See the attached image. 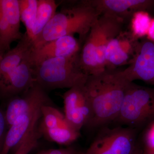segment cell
I'll list each match as a JSON object with an SVG mask.
<instances>
[{"label":"cell","mask_w":154,"mask_h":154,"mask_svg":"<svg viewBox=\"0 0 154 154\" xmlns=\"http://www.w3.org/2000/svg\"><path fill=\"white\" fill-rule=\"evenodd\" d=\"M38 154H44L43 153V152H41L39 153H38Z\"/></svg>","instance_id":"cell-31"},{"label":"cell","mask_w":154,"mask_h":154,"mask_svg":"<svg viewBox=\"0 0 154 154\" xmlns=\"http://www.w3.org/2000/svg\"><path fill=\"white\" fill-rule=\"evenodd\" d=\"M146 37L149 40L154 42V18L152 19L148 32Z\"/></svg>","instance_id":"cell-27"},{"label":"cell","mask_w":154,"mask_h":154,"mask_svg":"<svg viewBox=\"0 0 154 154\" xmlns=\"http://www.w3.org/2000/svg\"><path fill=\"white\" fill-rule=\"evenodd\" d=\"M81 42L74 36L60 37L38 48H32L31 57L34 66L42 61L53 58L66 57L79 53Z\"/></svg>","instance_id":"cell-12"},{"label":"cell","mask_w":154,"mask_h":154,"mask_svg":"<svg viewBox=\"0 0 154 154\" xmlns=\"http://www.w3.org/2000/svg\"><path fill=\"white\" fill-rule=\"evenodd\" d=\"M40 134L48 140L58 144L67 145L75 141L80 136V131L76 130L69 124L53 128L39 127Z\"/></svg>","instance_id":"cell-16"},{"label":"cell","mask_w":154,"mask_h":154,"mask_svg":"<svg viewBox=\"0 0 154 154\" xmlns=\"http://www.w3.org/2000/svg\"><path fill=\"white\" fill-rule=\"evenodd\" d=\"M22 94L11 100L7 107L5 116L8 128L19 116L49 102L45 91L36 83Z\"/></svg>","instance_id":"cell-10"},{"label":"cell","mask_w":154,"mask_h":154,"mask_svg":"<svg viewBox=\"0 0 154 154\" xmlns=\"http://www.w3.org/2000/svg\"><path fill=\"white\" fill-rule=\"evenodd\" d=\"M102 14L115 16L124 21L132 19L137 12L154 10V0H89Z\"/></svg>","instance_id":"cell-11"},{"label":"cell","mask_w":154,"mask_h":154,"mask_svg":"<svg viewBox=\"0 0 154 154\" xmlns=\"http://www.w3.org/2000/svg\"><path fill=\"white\" fill-rule=\"evenodd\" d=\"M48 105L45 104L42 106V119L39 127L53 128L67 124L64 114L55 107Z\"/></svg>","instance_id":"cell-20"},{"label":"cell","mask_w":154,"mask_h":154,"mask_svg":"<svg viewBox=\"0 0 154 154\" xmlns=\"http://www.w3.org/2000/svg\"><path fill=\"white\" fill-rule=\"evenodd\" d=\"M43 105L19 116L9 127L0 154H8L12 149L17 148L27 136L37 129V124L41 118V108Z\"/></svg>","instance_id":"cell-9"},{"label":"cell","mask_w":154,"mask_h":154,"mask_svg":"<svg viewBox=\"0 0 154 154\" xmlns=\"http://www.w3.org/2000/svg\"><path fill=\"white\" fill-rule=\"evenodd\" d=\"M101 129L84 154H131L137 146V130L121 126Z\"/></svg>","instance_id":"cell-6"},{"label":"cell","mask_w":154,"mask_h":154,"mask_svg":"<svg viewBox=\"0 0 154 154\" xmlns=\"http://www.w3.org/2000/svg\"><path fill=\"white\" fill-rule=\"evenodd\" d=\"M15 41L10 25L0 8V50L3 53L10 50L13 42Z\"/></svg>","instance_id":"cell-22"},{"label":"cell","mask_w":154,"mask_h":154,"mask_svg":"<svg viewBox=\"0 0 154 154\" xmlns=\"http://www.w3.org/2000/svg\"><path fill=\"white\" fill-rule=\"evenodd\" d=\"M131 83L123 76L121 70L117 69H105L88 75L85 86L92 116L88 127L102 128L115 122Z\"/></svg>","instance_id":"cell-1"},{"label":"cell","mask_w":154,"mask_h":154,"mask_svg":"<svg viewBox=\"0 0 154 154\" xmlns=\"http://www.w3.org/2000/svg\"><path fill=\"white\" fill-rule=\"evenodd\" d=\"M38 128L27 136L16 148L14 154H28L36 147L39 136Z\"/></svg>","instance_id":"cell-23"},{"label":"cell","mask_w":154,"mask_h":154,"mask_svg":"<svg viewBox=\"0 0 154 154\" xmlns=\"http://www.w3.org/2000/svg\"><path fill=\"white\" fill-rule=\"evenodd\" d=\"M31 50L19 66L3 81L2 92L8 95L23 94L35 84Z\"/></svg>","instance_id":"cell-13"},{"label":"cell","mask_w":154,"mask_h":154,"mask_svg":"<svg viewBox=\"0 0 154 154\" xmlns=\"http://www.w3.org/2000/svg\"><path fill=\"white\" fill-rule=\"evenodd\" d=\"M79 53L66 57L48 59L35 65L33 71L36 84L45 91L69 89L85 85L88 75L80 66Z\"/></svg>","instance_id":"cell-4"},{"label":"cell","mask_w":154,"mask_h":154,"mask_svg":"<svg viewBox=\"0 0 154 154\" xmlns=\"http://www.w3.org/2000/svg\"><path fill=\"white\" fill-rule=\"evenodd\" d=\"M5 54L3 53L1 51V50H0V61H1L2 59V58L3 56H4ZM2 82H1V80H0V90L2 91Z\"/></svg>","instance_id":"cell-29"},{"label":"cell","mask_w":154,"mask_h":154,"mask_svg":"<svg viewBox=\"0 0 154 154\" xmlns=\"http://www.w3.org/2000/svg\"><path fill=\"white\" fill-rule=\"evenodd\" d=\"M20 19L30 39L36 21L38 0H19Z\"/></svg>","instance_id":"cell-19"},{"label":"cell","mask_w":154,"mask_h":154,"mask_svg":"<svg viewBox=\"0 0 154 154\" xmlns=\"http://www.w3.org/2000/svg\"><path fill=\"white\" fill-rule=\"evenodd\" d=\"M132 57L120 46L117 37L107 45L105 53V69H115L117 67L128 63Z\"/></svg>","instance_id":"cell-17"},{"label":"cell","mask_w":154,"mask_h":154,"mask_svg":"<svg viewBox=\"0 0 154 154\" xmlns=\"http://www.w3.org/2000/svg\"><path fill=\"white\" fill-rule=\"evenodd\" d=\"M143 154H148L146 153L145 152H144V151H143Z\"/></svg>","instance_id":"cell-32"},{"label":"cell","mask_w":154,"mask_h":154,"mask_svg":"<svg viewBox=\"0 0 154 154\" xmlns=\"http://www.w3.org/2000/svg\"><path fill=\"white\" fill-rule=\"evenodd\" d=\"M58 5L54 0H38V8L35 25L32 33V42L42 32L54 17Z\"/></svg>","instance_id":"cell-15"},{"label":"cell","mask_w":154,"mask_h":154,"mask_svg":"<svg viewBox=\"0 0 154 154\" xmlns=\"http://www.w3.org/2000/svg\"><path fill=\"white\" fill-rule=\"evenodd\" d=\"M140 142L143 151L148 154H154V120L144 128Z\"/></svg>","instance_id":"cell-24"},{"label":"cell","mask_w":154,"mask_h":154,"mask_svg":"<svg viewBox=\"0 0 154 154\" xmlns=\"http://www.w3.org/2000/svg\"><path fill=\"white\" fill-rule=\"evenodd\" d=\"M124 21L102 14L91 27L79 53L82 69L88 75L105 70V53L109 42L122 31Z\"/></svg>","instance_id":"cell-3"},{"label":"cell","mask_w":154,"mask_h":154,"mask_svg":"<svg viewBox=\"0 0 154 154\" xmlns=\"http://www.w3.org/2000/svg\"><path fill=\"white\" fill-rule=\"evenodd\" d=\"M154 120V88L131 83L116 122L139 130Z\"/></svg>","instance_id":"cell-5"},{"label":"cell","mask_w":154,"mask_h":154,"mask_svg":"<svg viewBox=\"0 0 154 154\" xmlns=\"http://www.w3.org/2000/svg\"><path fill=\"white\" fill-rule=\"evenodd\" d=\"M152 18L149 12H137L131 19V29L133 35L136 38H143L147 36Z\"/></svg>","instance_id":"cell-21"},{"label":"cell","mask_w":154,"mask_h":154,"mask_svg":"<svg viewBox=\"0 0 154 154\" xmlns=\"http://www.w3.org/2000/svg\"><path fill=\"white\" fill-rule=\"evenodd\" d=\"M84 152H79L77 151L75 149L73 148L71 151L68 154H84Z\"/></svg>","instance_id":"cell-30"},{"label":"cell","mask_w":154,"mask_h":154,"mask_svg":"<svg viewBox=\"0 0 154 154\" xmlns=\"http://www.w3.org/2000/svg\"><path fill=\"white\" fill-rule=\"evenodd\" d=\"M121 72L130 82L141 80L154 88V42L146 37L139 41L128 66Z\"/></svg>","instance_id":"cell-7"},{"label":"cell","mask_w":154,"mask_h":154,"mask_svg":"<svg viewBox=\"0 0 154 154\" xmlns=\"http://www.w3.org/2000/svg\"><path fill=\"white\" fill-rule=\"evenodd\" d=\"M32 48L33 42L25 33L16 47L9 50L3 56L0 61V80L3 89V81L19 66Z\"/></svg>","instance_id":"cell-14"},{"label":"cell","mask_w":154,"mask_h":154,"mask_svg":"<svg viewBox=\"0 0 154 154\" xmlns=\"http://www.w3.org/2000/svg\"><path fill=\"white\" fill-rule=\"evenodd\" d=\"M131 154H143V149L140 141H138L136 147Z\"/></svg>","instance_id":"cell-28"},{"label":"cell","mask_w":154,"mask_h":154,"mask_svg":"<svg viewBox=\"0 0 154 154\" xmlns=\"http://www.w3.org/2000/svg\"><path fill=\"white\" fill-rule=\"evenodd\" d=\"M7 127L5 114L3 113L0 109V153L2 148L3 143L7 133L6 132Z\"/></svg>","instance_id":"cell-25"},{"label":"cell","mask_w":154,"mask_h":154,"mask_svg":"<svg viewBox=\"0 0 154 154\" xmlns=\"http://www.w3.org/2000/svg\"><path fill=\"white\" fill-rule=\"evenodd\" d=\"M72 149V147L63 149H51L45 151L43 152L44 154H68L71 151Z\"/></svg>","instance_id":"cell-26"},{"label":"cell","mask_w":154,"mask_h":154,"mask_svg":"<svg viewBox=\"0 0 154 154\" xmlns=\"http://www.w3.org/2000/svg\"><path fill=\"white\" fill-rule=\"evenodd\" d=\"M85 85L69 89L63 96L65 118L69 125L79 131L83 127L88 126L92 116Z\"/></svg>","instance_id":"cell-8"},{"label":"cell","mask_w":154,"mask_h":154,"mask_svg":"<svg viewBox=\"0 0 154 154\" xmlns=\"http://www.w3.org/2000/svg\"><path fill=\"white\" fill-rule=\"evenodd\" d=\"M0 8L8 22L15 41L20 40L23 34L20 31L19 0H0Z\"/></svg>","instance_id":"cell-18"},{"label":"cell","mask_w":154,"mask_h":154,"mask_svg":"<svg viewBox=\"0 0 154 154\" xmlns=\"http://www.w3.org/2000/svg\"><path fill=\"white\" fill-rule=\"evenodd\" d=\"M101 14L89 0L63 5L42 32L33 42L34 49L60 37L77 34L82 42Z\"/></svg>","instance_id":"cell-2"}]
</instances>
